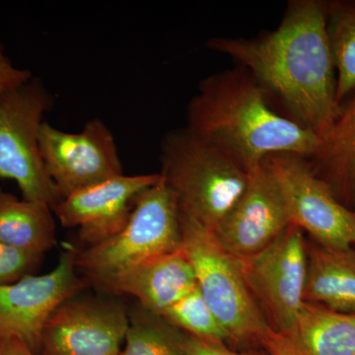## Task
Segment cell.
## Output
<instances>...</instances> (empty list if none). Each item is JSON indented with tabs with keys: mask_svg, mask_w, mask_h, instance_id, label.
Listing matches in <instances>:
<instances>
[{
	"mask_svg": "<svg viewBox=\"0 0 355 355\" xmlns=\"http://www.w3.org/2000/svg\"><path fill=\"white\" fill-rule=\"evenodd\" d=\"M181 240L177 198L160 177L137 197L128 223L118 234L77 250L76 268L99 286L125 268L176 251Z\"/></svg>",
	"mask_w": 355,
	"mask_h": 355,
	"instance_id": "cell-5",
	"label": "cell"
},
{
	"mask_svg": "<svg viewBox=\"0 0 355 355\" xmlns=\"http://www.w3.org/2000/svg\"><path fill=\"white\" fill-rule=\"evenodd\" d=\"M187 125L249 173L270 154L310 159L321 139L275 112L268 93L244 67L210 74L187 107Z\"/></svg>",
	"mask_w": 355,
	"mask_h": 355,
	"instance_id": "cell-2",
	"label": "cell"
},
{
	"mask_svg": "<svg viewBox=\"0 0 355 355\" xmlns=\"http://www.w3.org/2000/svg\"><path fill=\"white\" fill-rule=\"evenodd\" d=\"M39 142L44 167L60 200L123 175L113 132L100 119L88 121L76 133L58 130L44 121Z\"/></svg>",
	"mask_w": 355,
	"mask_h": 355,
	"instance_id": "cell-9",
	"label": "cell"
},
{
	"mask_svg": "<svg viewBox=\"0 0 355 355\" xmlns=\"http://www.w3.org/2000/svg\"><path fill=\"white\" fill-rule=\"evenodd\" d=\"M0 355H38L15 338H0Z\"/></svg>",
	"mask_w": 355,
	"mask_h": 355,
	"instance_id": "cell-26",
	"label": "cell"
},
{
	"mask_svg": "<svg viewBox=\"0 0 355 355\" xmlns=\"http://www.w3.org/2000/svg\"><path fill=\"white\" fill-rule=\"evenodd\" d=\"M180 223L181 248L193 266L198 289L231 342L263 345L275 331L247 286L239 259L221 246L214 231L181 210Z\"/></svg>",
	"mask_w": 355,
	"mask_h": 355,
	"instance_id": "cell-4",
	"label": "cell"
},
{
	"mask_svg": "<svg viewBox=\"0 0 355 355\" xmlns=\"http://www.w3.org/2000/svg\"><path fill=\"white\" fill-rule=\"evenodd\" d=\"M291 224L282 191L261 163L248 173L246 189L214 233L226 251L243 259L265 249Z\"/></svg>",
	"mask_w": 355,
	"mask_h": 355,
	"instance_id": "cell-13",
	"label": "cell"
},
{
	"mask_svg": "<svg viewBox=\"0 0 355 355\" xmlns=\"http://www.w3.org/2000/svg\"><path fill=\"white\" fill-rule=\"evenodd\" d=\"M327 31L336 72V101L355 91V0L327 1Z\"/></svg>",
	"mask_w": 355,
	"mask_h": 355,
	"instance_id": "cell-19",
	"label": "cell"
},
{
	"mask_svg": "<svg viewBox=\"0 0 355 355\" xmlns=\"http://www.w3.org/2000/svg\"><path fill=\"white\" fill-rule=\"evenodd\" d=\"M99 286L133 296L140 307L161 317L197 286V279L188 257L180 248L125 268Z\"/></svg>",
	"mask_w": 355,
	"mask_h": 355,
	"instance_id": "cell-14",
	"label": "cell"
},
{
	"mask_svg": "<svg viewBox=\"0 0 355 355\" xmlns=\"http://www.w3.org/2000/svg\"><path fill=\"white\" fill-rule=\"evenodd\" d=\"M53 97L37 77L0 94V179L12 180L22 198L46 203L60 200L44 167L40 130Z\"/></svg>",
	"mask_w": 355,
	"mask_h": 355,
	"instance_id": "cell-6",
	"label": "cell"
},
{
	"mask_svg": "<svg viewBox=\"0 0 355 355\" xmlns=\"http://www.w3.org/2000/svg\"><path fill=\"white\" fill-rule=\"evenodd\" d=\"M159 181V173L121 175L62 198L53 211L64 227L78 229L83 248L94 246L125 227L137 197Z\"/></svg>",
	"mask_w": 355,
	"mask_h": 355,
	"instance_id": "cell-12",
	"label": "cell"
},
{
	"mask_svg": "<svg viewBox=\"0 0 355 355\" xmlns=\"http://www.w3.org/2000/svg\"><path fill=\"white\" fill-rule=\"evenodd\" d=\"M261 164L277 182L291 224L324 246L355 245V210L343 205L309 161L291 153L270 154Z\"/></svg>",
	"mask_w": 355,
	"mask_h": 355,
	"instance_id": "cell-8",
	"label": "cell"
},
{
	"mask_svg": "<svg viewBox=\"0 0 355 355\" xmlns=\"http://www.w3.org/2000/svg\"><path fill=\"white\" fill-rule=\"evenodd\" d=\"M77 250L67 245L57 266L46 275H30L0 286V338H18L39 354L44 327L53 313L85 287L77 275Z\"/></svg>",
	"mask_w": 355,
	"mask_h": 355,
	"instance_id": "cell-10",
	"label": "cell"
},
{
	"mask_svg": "<svg viewBox=\"0 0 355 355\" xmlns=\"http://www.w3.org/2000/svg\"><path fill=\"white\" fill-rule=\"evenodd\" d=\"M207 48L234 60L275 96L301 127L324 139L340 112L327 31V1L291 0L275 31L256 38L212 37Z\"/></svg>",
	"mask_w": 355,
	"mask_h": 355,
	"instance_id": "cell-1",
	"label": "cell"
},
{
	"mask_svg": "<svg viewBox=\"0 0 355 355\" xmlns=\"http://www.w3.org/2000/svg\"><path fill=\"white\" fill-rule=\"evenodd\" d=\"M161 318L188 335L211 342H231L228 331L207 304L198 286L168 308Z\"/></svg>",
	"mask_w": 355,
	"mask_h": 355,
	"instance_id": "cell-21",
	"label": "cell"
},
{
	"mask_svg": "<svg viewBox=\"0 0 355 355\" xmlns=\"http://www.w3.org/2000/svg\"><path fill=\"white\" fill-rule=\"evenodd\" d=\"M130 313L116 301L77 295L53 313L38 355H119Z\"/></svg>",
	"mask_w": 355,
	"mask_h": 355,
	"instance_id": "cell-11",
	"label": "cell"
},
{
	"mask_svg": "<svg viewBox=\"0 0 355 355\" xmlns=\"http://www.w3.org/2000/svg\"><path fill=\"white\" fill-rule=\"evenodd\" d=\"M239 261L247 286L266 321L275 333L289 338L305 302L304 232L291 224L265 249Z\"/></svg>",
	"mask_w": 355,
	"mask_h": 355,
	"instance_id": "cell-7",
	"label": "cell"
},
{
	"mask_svg": "<svg viewBox=\"0 0 355 355\" xmlns=\"http://www.w3.org/2000/svg\"><path fill=\"white\" fill-rule=\"evenodd\" d=\"M42 259L41 254L0 242V286L15 284L27 275H34Z\"/></svg>",
	"mask_w": 355,
	"mask_h": 355,
	"instance_id": "cell-22",
	"label": "cell"
},
{
	"mask_svg": "<svg viewBox=\"0 0 355 355\" xmlns=\"http://www.w3.org/2000/svg\"><path fill=\"white\" fill-rule=\"evenodd\" d=\"M287 338L298 355H355V314L304 302Z\"/></svg>",
	"mask_w": 355,
	"mask_h": 355,
	"instance_id": "cell-17",
	"label": "cell"
},
{
	"mask_svg": "<svg viewBox=\"0 0 355 355\" xmlns=\"http://www.w3.org/2000/svg\"><path fill=\"white\" fill-rule=\"evenodd\" d=\"M53 209L0 189V242L44 256L57 244Z\"/></svg>",
	"mask_w": 355,
	"mask_h": 355,
	"instance_id": "cell-18",
	"label": "cell"
},
{
	"mask_svg": "<svg viewBox=\"0 0 355 355\" xmlns=\"http://www.w3.org/2000/svg\"><path fill=\"white\" fill-rule=\"evenodd\" d=\"M182 333V345L184 355H263L257 352H235L226 343L211 342Z\"/></svg>",
	"mask_w": 355,
	"mask_h": 355,
	"instance_id": "cell-23",
	"label": "cell"
},
{
	"mask_svg": "<svg viewBox=\"0 0 355 355\" xmlns=\"http://www.w3.org/2000/svg\"><path fill=\"white\" fill-rule=\"evenodd\" d=\"M33 77L30 70L21 69L13 64L7 55L6 48L0 40V94L17 87Z\"/></svg>",
	"mask_w": 355,
	"mask_h": 355,
	"instance_id": "cell-24",
	"label": "cell"
},
{
	"mask_svg": "<svg viewBox=\"0 0 355 355\" xmlns=\"http://www.w3.org/2000/svg\"><path fill=\"white\" fill-rule=\"evenodd\" d=\"M308 161L336 198L352 209L355 207V91L343 103L330 132Z\"/></svg>",
	"mask_w": 355,
	"mask_h": 355,
	"instance_id": "cell-16",
	"label": "cell"
},
{
	"mask_svg": "<svg viewBox=\"0 0 355 355\" xmlns=\"http://www.w3.org/2000/svg\"><path fill=\"white\" fill-rule=\"evenodd\" d=\"M263 347L268 355H298L291 340L275 331L263 343Z\"/></svg>",
	"mask_w": 355,
	"mask_h": 355,
	"instance_id": "cell-25",
	"label": "cell"
},
{
	"mask_svg": "<svg viewBox=\"0 0 355 355\" xmlns=\"http://www.w3.org/2000/svg\"><path fill=\"white\" fill-rule=\"evenodd\" d=\"M119 355H184L181 331L139 306L130 313L127 336Z\"/></svg>",
	"mask_w": 355,
	"mask_h": 355,
	"instance_id": "cell-20",
	"label": "cell"
},
{
	"mask_svg": "<svg viewBox=\"0 0 355 355\" xmlns=\"http://www.w3.org/2000/svg\"><path fill=\"white\" fill-rule=\"evenodd\" d=\"M160 150L159 175L181 212L216 230L246 189L248 173L186 127L166 132Z\"/></svg>",
	"mask_w": 355,
	"mask_h": 355,
	"instance_id": "cell-3",
	"label": "cell"
},
{
	"mask_svg": "<svg viewBox=\"0 0 355 355\" xmlns=\"http://www.w3.org/2000/svg\"><path fill=\"white\" fill-rule=\"evenodd\" d=\"M305 302L355 314V251L352 247L307 245Z\"/></svg>",
	"mask_w": 355,
	"mask_h": 355,
	"instance_id": "cell-15",
	"label": "cell"
}]
</instances>
